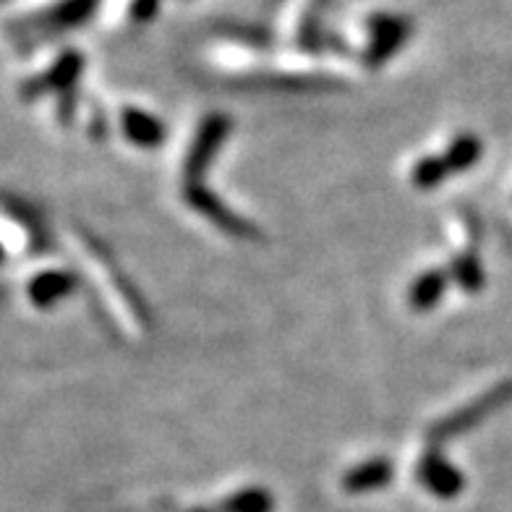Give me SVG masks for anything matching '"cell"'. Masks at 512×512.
<instances>
[{
  "label": "cell",
  "mask_w": 512,
  "mask_h": 512,
  "mask_svg": "<svg viewBox=\"0 0 512 512\" xmlns=\"http://www.w3.org/2000/svg\"><path fill=\"white\" fill-rule=\"evenodd\" d=\"M512 400V382H502L497 384V387H492L489 392H484V395H479L476 400H471V403H465L460 411L450 413L447 418H442V421H437V424L429 429V437H426V445L432 447H439L442 442H447V439L458 437V434L468 432V429H473V426H479L481 421H484L489 413H494L497 408H502V405H507Z\"/></svg>",
  "instance_id": "cell-1"
},
{
  "label": "cell",
  "mask_w": 512,
  "mask_h": 512,
  "mask_svg": "<svg viewBox=\"0 0 512 512\" xmlns=\"http://www.w3.org/2000/svg\"><path fill=\"white\" fill-rule=\"evenodd\" d=\"M233 131V123H230L228 115L212 113L207 115L199 128H196L194 142H191L189 152H186V160H183V183H202L204 173L209 170L212 160L217 157V152L223 149L225 139Z\"/></svg>",
  "instance_id": "cell-2"
},
{
  "label": "cell",
  "mask_w": 512,
  "mask_h": 512,
  "mask_svg": "<svg viewBox=\"0 0 512 512\" xmlns=\"http://www.w3.org/2000/svg\"><path fill=\"white\" fill-rule=\"evenodd\" d=\"M183 199L189 202V207L194 209V212L207 217L209 223L217 225V228L223 230V233H228V236L241 238V241L259 238V230H256L249 220H243L241 215H236L233 209L225 207L223 199L212 194L204 183H183Z\"/></svg>",
  "instance_id": "cell-3"
},
{
  "label": "cell",
  "mask_w": 512,
  "mask_h": 512,
  "mask_svg": "<svg viewBox=\"0 0 512 512\" xmlns=\"http://www.w3.org/2000/svg\"><path fill=\"white\" fill-rule=\"evenodd\" d=\"M413 21L408 16L395 14H377L369 21V48L364 53V63L369 68H382L390 61L392 55H398L400 50L408 45L413 34Z\"/></svg>",
  "instance_id": "cell-4"
},
{
  "label": "cell",
  "mask_w": 512,
  "mask_h": 512,
  "mask_svg": "<svg viewBox=\"0 0 512 512\" xmlns=\"http://www.w3.org/2000/svg\"><path fill=\"white\" fill-rule=\"evenodd\" d=\"M416 476L418 484L439 499H455L465 489L463 473L452 463H447L442 458L439 447L432 445H426V450L421 452V458H418L416 465Z\"/></svg>",
  "instance_id": "cell-5"
},
{
  "label": "cell",
  "mask_w": 512,
  "mask_h": 512,
  "mask_svg": "<svg viewBox=\"0 0 512 512\" xmlns=\"http://www.w3.org/2000/svg\"><path fill=\"white\" fill-rule=\"evenodd\" d=\"M81 71H84V55L76 53V50H66L45 74L34 76L32 81H27V87L21 89V95L27 97V100L40 95H50V92H61V95H66V92L74 89Z\"/></svg>",
  "instance_id": "cell-6"
},
{
  "label": "cell",
  "mask_w": 512,
  "mask_h": 512,
  "mask_svg": "<svg viewBox=\"0 0 512 512\" xmlns=\"http://www.w3.org/2000/svg\"><path fill=\"white\" fill-rule=\"evenodd\" d=\"M76 285H79V280H76L74 272L50 270L32 277L27 293L29 301H32L37 309H50V306L66 301V298L76 290Z\"/></svg>",
  "instance_id": "cell-7"
},
{
  "label": "cell",
  "mask_w": 512,
  "mask_h": 512,
  "mask_svg": "<svg viewBox=\"0 0 512 512\" xmlns=\"http://www.w3.org/2000/svg\"><path fill=\"white\" fill-rule=\"evenodd\" d=\"M121 126L128 142L139 149H157L168 136V128L162 126L160 118L142 108H123Z\"/></svg>",
  "instance_id": "cell-8"
},
{
  "label": "cell",
  "mask_w": 512,
  "mask_h": 512,
  "mask_svg": "<svg viewBox=\"0 0 512 512\" xmlns=\"http://www.w3.org/2000/svg\"><path fill=\"white\" fill-rule=\"evenodd\" d=\"M392 463L387 458H371L366 463L356 465L351 471H345L343 476V489L348 494H366V492H379L384 486H390L392 481Z\"/></svg>",
  "instance_id": "cell-9"
},
{
  "label": "cell",
  "mask_w": 512,
  "mask_h": 512,
  "mask_svg": "<svg viewBox=\"0 0 512 512\" xmlns=\"http://www.w3.org/2000/svg\"><path fill=\"white\" fill-rule=\"evenodd\" d=\"M450 285V275L445 270H426L418 275L408 290V306L413 311H429L445 298V290Z\"/></svg>",
  "instance_id": "cell-10"
},
{
  "label": "cell",
  "mask_w": 512,
  "mask_h": 512,
  "mask_svg": "<svg viewBox=\"0 0 512 512\" xmlns=\"http://www.w3.org/2000/svg\"><path fill=\"white\" fill-rule=\"evenodd\" d=\"M97 8V0H61L50 8L48 14L42 16V24L55 32H63V29H74L87 24L92 19Z\"/></svg>",
  "instance_id": "cell-11"
},
{
  "label": "cell",
  "mask_w": 512,
  "mask_h": 512,
  "mask_svg": "<svg viewBox=\"0 0 512 512\" xmlns=\"http://www.w3.org/2000/svg\"><path fill=\"white\" fill-rule=\"evenodd\" d=\"M481 155H484V142H481L479 136L460 134L452 139L442 157H445L450 173H465V170H471L481 160Z\"/></svg>",
  "instance_id": "cell-12"
},
{
  "label": "cell",
  "mask_w": 512,
  "mask_h": 512,
  "mask_svg": "<svg viewBox=\"0 0 512 512\" xmlns=\"http://www.w3.org/2000/svg\"><path fill=\"white\" fill-rule=\"evenodd\" d=\"M217 512H275V497L262 486H246L230 494Z\"/></svg>",
  "instance_id": "cell-13"
},
{
  "label": "cell",
  "mask_w": 512,
  "mask_h": 512,
  "mask_svg": "<svg viewBox=\"0 0 512 512\" xmlns=\"http://www.w3.org/2000/svg\"><path fill=\"white\" fill-rule=\"evenodd\" d=\"M450 176L452 173H450V168H447L445 157L426 155V157H421L416 165H413L411 183L421 191H434V189H439V186H442V183H445Z\"/></svg>",
  "instance_id": "cell-14"
},
{
  "label": "cell",
  "mask_w": 512,
  "mask_h": 512,
  "mask_svg": "<svg viewBox=\"0 0 512 512\" xmlns=\"http://www.w3.org/2000/svg\"><path fill=\"white\" fill-rule=\"evenodd\" d=\"M452 277L465 293H479L484 288V267L476 251H465V254L452 259Z\"/></svg>",
  "instance_id": "cell-15"
},
{
  "label": "cell",
  "mask_w": 512,
  "mask_h": 512,
  "mask_svg": "<svg viewBox=\"0 0 512 512\" xmlns=\"http://www.w3.org/2000/svg\"><path fill=\"white\" fill-rule=\"evenodd\" d=\"M157 8H160V0H134L131 16H134V21H149L157 14Z\"/></svg>",
  "instance_id": "cell-16"
},
{
  "label": "cell",
  "mask_w": 512,
  "mask_h": 512,
  "mask_svg": "<svg viewBox=\"0 0 512 512\" xmlns=\"http://www.w3.org/2000/svg\"><path fill=\"white\" fill-rule=\"evenodd\" d=\"M191 512H212V510H204V507H196V510H191Z\"/></svg>",
  "instance_id": "cell-17"
},
{
  "label": "cell",
  "mask_w": 512,
  "mask_h": 512,
  "mask_svg": "<svg viewBox=\"0 0 512 512\" xmlns=\"http://www.w3.org/2000/svg\"><path fill=\"white\" fill-rule=\"evenodd\" d=\"M0 262H3V249H0Z\"/></svg>",
  "instance_id": "cell-18"
}]
</instances>
